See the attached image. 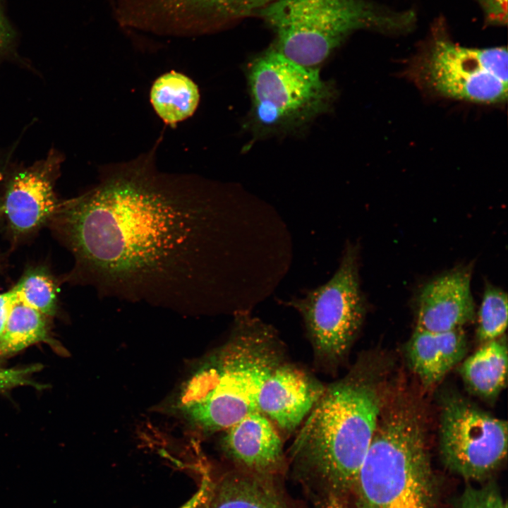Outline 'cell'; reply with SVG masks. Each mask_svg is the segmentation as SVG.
<instances>
[{"instance_id": "cb8c5ba5", "label": "cell", "mask_w": 508, "mask_h": 508, "mask_svg": "<svg viewBox=\"0 0 508 508\" xmlns=\"http://www.w3.org/2000/svg\"><path fill=\"white\" fill-rule=\"evenodd\" d=\"M478 1L488 21L497 25L507 23V0Z\"/></svg>"}, {"instance_id": "83f0119b", "label": "cell", "mask_w": 508, "mask_h": 508, "mask_svg": "<svg viewBox=\"0 0 508 508\" xmlns=\"http://www.w3.org/2000/svg\"><path fill=\"white\" fill-rule=\"evenodd\" d=\"M318 508H349L344 499L333 495H323L318 501Z\"/></svg>"}, {"instance_id": "7c38bea8", "label": "cell", "mask_w": 508, "mask_h": 508, "mask_svg": "<svg viewBox=\"0 0 508 508\" xmlns=\"http://www.w3.org/2000/svg\"><path fill=\"white\" fill-rule=\"evenodd\" d=\"M223 448L243 472L273 478L284 467L282 437L259 411L248 413L226 429Z\"/></svg>"}, {"instance_id": "30bf717a", "label": "cell", "mask_w": 508, "mask_h": 508, "mask_svg": "<svg viewBox=\"0 0 508 508\" xmlns=\"http://www.w3.org/2000/svg\"><path fill=\"white\" fill-rule=\"evenodd\" d=\"M325 385L304 368L286 361L263 382L258 411L288 435L296 430L322 395Z\"/></svg>"}, {"instance_id": "d4e9b609", "label": "cell", "mask_w": 508, "mask_h": 508, "mask_svg": "<svg viewBox=\"0 0 508 508\" xmlns=\"http://www.w3.org/2000/svg\"><path fill=\"white\" fill-rule=\"evenodd\" d=\"M212 494V485L209 481L202 480L195 494L179 508H207Z\"/></svg>"}, {"instance_id": "ac0fdd59", "label": "cell", "mask_w": 508, "mask_h": 508, "mask_svg": "<svg viewBox=\"0 0 508 508\" xmlns=\"http://www.w3.org/2000/svg\"><path fill=\"white\" fill-rule=\"evenodd\" d=\"M46 336L44 315L15 300L0 337V356L21 351Z\"/></svg>"}, {"instance_id": "44dd1931", "label": "cell", "mask_w": 508, "mask_h": 508, "mask_svg": "<svg viewBox=\"0 0 508 508\" xmlns=\"http://www.w3.org/2000/svg\"><path fill=\"white\" fill-rule=\"evenodd\" d=\"M454 508H507V503L494 482L468 485L457 498Z\"/></svg>"}, {"instance_id": "7402d4cb", "label": "cell", "mask_w": 508, "mask_h": 508, "mask_svg": "<svg viewBox=\"0 0 508 508\" xmlns=\"http://www.w3.org/2000/svg\"><path fill=\"white\" fill-rule=\"evenodd\" d=\"M275 0H217V10L222 23L258 14L262 9Z\"/></svg>"}, {"instance_id": "6da1fadb", "label": "cell", "mask_w": 508, "mask_h": 508, "mask_svg": "<svg viewBox=\"0 0 508 508\" xmlns=\"http://www.w3.org/2000/svg\"><path fill=\"white\" fill-rule=\"evenodd\" d=\"M154 156L108 165L95 187L59 204L57 226L101 296L203 310L219 296L220 197L198 176L159 171Z\"/></svg>"}, {"instance_id": "ffe728a7", "label": "cell", "mask_w": 508, "mask_h": 508, "mask_svg": "<svg viewBox=\"0 0 508 508\" xmlns=\"http://www.w3.org/2000/svg\"><path fill=\"white\" fill-rule=\"evenodd\" d=\"M507 295L487 284L478 315L477 339L483 344L503 336L507 326Z\"/></svg>"}, {"instance_id": "603a6c76", "label": "cell", "mask_w": 508, "mask_h": 508, "mask_svg": "<svg viewBox=\"0 0 508 508\" xmlns=\"http://www.w3.org/2000/svg\"><path fill=\"white\" fill-rule=\"evenodd\" d=\"M35 366L26 368H0V389H7L20 385H34L27 375L32 373Z\"/></svg>"}, {"instance_id": "5bb4252c", "label": "cell", "mask_w": 508, "mask_h": 508, "mask_svg": "<svg viewBox=\"0 0 508 508\" xmlns=\"http://www.w3.org/2000/svg\"><path fill=\"white\" fill-rule=\"evenodd\" d=\"M467 340L462 328L445 332L416 329L406 347L409 365L421 383L433 386L464 358Z\"/></svg>"}, {"instance_id": "277c9868", "label": "cell", "mask_w": 508, "mask_h": 508, "mask_svg": "<svg viewBox=\"0 0 508 508\" xmlns=\"http://www.w3.org/2000/svg\"><path fill=\"white\" fill-rule=\"evenodd\" d=\"M423 418L411 401H385L353 491L358 508H436Z\"/></svg>"}, {"instance_id": "e0dca14e", "label": "cell", "mask_w": 508, "mask_h": 508, "mask_svg": "<svg viewBox=\"0 0 508 508\" xmlns=\"http://www.w3.org/2000/svg\"><path fill=\"white\" fill-rule=\"evenodd\" d=\"M199 100L197 85L188 76L174 71L157 78L150 90L154 109L170 125L190 117L197 109Z\"/></svg>"}, {"instance_id": "9a60e30c", "label": "cell", "mask_w": 508, "mask_h": 508, "mask_svg": "<svg viewBox=\"0 0 508 508\" xmlns=\"http://www.w3.org/2000/svg\"><path fill=\"white\" fill-rule=\"evenodd\" d=\"M273 478L238 471L214 485L207 508H291Z\"/></svg>"}, {"instance_id": "4316f807", "label": "cell", "mask_w": 508, "mask_h": 508, "mask_svg": "<svg viewBox=\"0 0 508 508\" xmlns=\"http://www.w3.org/2000/svg\"><path fill=\"white\" fill-rule=\"evenodd\" d=\"M13 37V30L4 16L0 6V50L9 46Z\"/></svg>"}, {"instance_id": "8992f818", "label": "cell", "mask_w": 508, "mask_h": 508, "mask_svg": "<svg viewBox=\"0 0 508 508\" xmlns=\"http://www.w3.org/2000/svg\"><path fill=\"white\" fill-rule=\"evenodd\" d=\"M251 115L264 133L298 128L326 112L335 96L318 68L289 60L276 50L257 58L248 71Z\"/></svg>"}, {"instance_id": "9c48e42d", "label": "cell", "mask_w": 508, "mask_h": 508, "mask_svg": "<svg viewBox=\"0 0 508 508\" xmlns=\"http://www.w3.org/2000/svg\"><path fill=\"white\" fill-rule=\"evenodd\" d=\"M439 449L445 467L462 478L485 480L507 452V423L456 394L441 401Z\"/></svg>"}, {"instance_id": "7a4b0ae2", "label": "cell", "mask_w": 508, "mask_h": 508, "mask_svg": "<svg viewBox=\"0 0 508 508\" xmlns=\"http://www.w3.org/2000/svg\"><path fill=\"white\" fill-rule=\"evenodd\" d=\"M384 401L363 363L325 385L291 446L295 469L323 495L344 498L353 491Z\"/></svg>"}, {"instance_id": "4fadbf2b", "label": "cell", "mask_w": 508, "mask_h": 508, "mask_svg": "<svg viewBox=\"0 0 508 508\" xmlns=\"http://www.w3.org/2000/svg\"><path fill=\"white\" fill-rule=\"evenodd\" d=\"M47 168L29 169L10 182L4 210L11 228L18 233L32 231L55 213L59 204Z\"/></svg>"}, {"instance_id": "5b68a950", "label": "cell", "mask_w": 508, "mask_h": 508, "mask_svg": "<svg viewBox=\"0 0 508 508\" xmlns=\"http://www.w3.org/2000/svg\"><path fill=\"white\" fill-rule=\"evenodd\" d=\"M258 14L277 35L276 51L309 68H318L356 30H404L414 18L366 0H275Z\"/></svg>"}, {"instance_id": "f1b7e54d", "label": "cell", "mask_w": 508, "mask_h": 508, "mask_svg": "<svg viewBox=\"0 0 508 508\" xmlns=\"http://www.w3.org/2000/svg\"></svg>"}, {"instance_id": "8fae6325", "label": "cell", "mask_w": 508, "mask_h": 508, "mask_svg": "<svg viewBox=\"0 0 508 508\" xmlns=\"http://www.w3.org/2000/svg\"><path fill=\"white\" fill-rule=\"evenodd\" d=\"M471 271L458 268L426 284L417 300L416 329L445 332L473 320L475 303L471 291Z\"/></svg>"}, {"instance_id": "484cf974", "label": "cell", "mask_w": 508, "mask_h": 508, "mask_svg": "<svg viewBox=\"0 0 508 508\" xmlns=\"http://www.w3.org/2000/svg\"><path fill=\"white\" fill-rule=\"evenodd\" d=\"M14 301L15 296L12 289L6 293L0 294V337L4 330Z\"/></svg>"}, {"instance_id": "d6986e66", "label": "cell", "mask_w": 508, "mask_h": 508, "mask_svg": "<svg viewBox=\"0 0 508 508\" xmlns=\"http://www.w3.org/2000/svg\"><path fill=\"white\" fill-rule=\"evenodd\" d=\"M12 291L16 301L43 315H52L55 313L57 287L45 270L37 268L28 271Z\"/></svg>"}, {"instance_id": "ba28073f", "label": "cell", "mask_w": 508, "mask_h": 508, "mask_svg": "<svg viewBox=\"0 0 508 508\" xmlns=\"http://www.w3.org/2000/svg\"><path fill=\"white\" fill-rule=\"evenodd\" d=\"M507 64L504 47L468 48L440 37L421 61L418 74L430 90L447 98L497 104L507 99Z\"/></svg>"}, {"instance_id": "3957f363", "label": "cell", "mask_w": 508, "mask_h": 508, "mask_svg": "<svg viewBox=\"0 0 508 508\" xmlns=\"http://www.w3.org/2000/svg\"><path fill=\"white\" fill-rule=\"evenodd\" d=\"M231 334L189 380L180 409L207 431L225 430L258 411L260 389L285 361L276 330L248 313H237Z\"/></svg>"}, {"instance_id": "52a82bcc", "label": "cell", "mask_w": 508, "mask_h": 508, "mask_svg": "<svg viewBox=\"0 0 508 508\" xmlns=\"http://www.w3.org/2000/svg\"><path fill=\"white\" fill-rule=\"evenodd\" d=\"M358 265V249L349 245L327 283L289 303L303 318L315 365L327 374L344 362L365 317Z\"/></svg>"}, {"instance_id": "2e32d148", "label": "cell", "mask_w": 508, "mask_h": 508, "mask_svg": "<svg viewBox=\"0 0 508 508\" xmlns=\"http://www.w3.org/2000/svg\"><path fill=\"white\" fill-rule=\"evenodd\" d=\"M460 373L469 389L485 399L496 398L506 385L507 346L504 335L482 344L466 358Z\"/></svg>"}]
</instances>
